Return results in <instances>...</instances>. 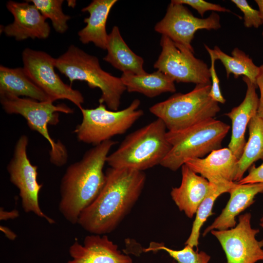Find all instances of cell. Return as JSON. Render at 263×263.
<instances>
[{
	"label": "cell",
	"mask_w": 263,
	"mask_h": 263,
	"mask_svg": "<svg viewBox=\"0 0 263 263\" xmlns=\"http://www.w3.org/2000/svg\"><path fill=\"white\" fill-rule=\"evenodd\" d=\"M221 27L217 13L213 12L207 18H199L184 4L172 0L164 18L155 24L154 30L194 53L191 42L197 31L218 30Z\"/></svg>",
	"instance_id": "12"
},
{
	"label": "cell",
	"mask_w": 263,
	"mask_h": 263,
	"mask_svg": "<svg viewBox=\"0 0 263 263\" xmlns=\"http://www.w3.org/2000/svg\"><path fill=\"white\" fill-rule=\"evenodd\" d=\"M160 119L128 134L118 148L107 157L111 168L144 170L160 165L171 146L167 131Z\"/></svg>",
	"instance_id": "3"
},
{
	"label": "cell",
	"mask_w": 263,
	"mask_h": 263,
	"mask_svg": "<svg viewBox=\"0 0 263 263\" xmlns=\"http://www.w3.org/2000/svg\"><path fill=\"white\" fill-rule=\"evenodd\" d=\"M255 2L257 4L260 14L262 20L263 25V0H255ZM262 35L263 37V31L262 32Z\"/></svg>",
	"instance_id": "36"
},
{
	"label": "cell",
	"mask_w": 263,
	"mask_h": 263,
	"mask_svg": "<svg viewBox=\"0 0 263 263\" xmlns=\"http://www.w3.org/2000/svg\"><path fill=\"white\" fill-rule=\"evenodd\" d=\"M263 192V183L239 184L230 189V198L221 214L204 230L206 236L213 230L230 229L236 225V218L254 202L256 195Z\"/></svg>",
	"instance_id": "19"
},
{
	"label": "cell",
	"mask_w": 263,
	"mask_h": 263,
	"mask_svg": "<svg viewBox=\"0 0 263 263\" xmlns=\"http://www.w3.org/2000/svg\"><path fill=\"white\" fill-rule=\"evenodd\" d=\"M244 14V23L245 27L259 28L263 25L259 10L253 8L246 0H231Z\"/></svg>",
	"instance_id": "29"
},
{
	"label": "cell",
	"mask_w": 263,
	"mask_h": 263,
	"mask_svg": "<svg viewBox=\"0 0 263 263\" xmlns=\"http://www.w3.org/2000/svg\"><path fill=\"white\" fill-rule=\"evenodd\" d=\"M140 104L139 99H134L120 111L107 109L103 103L94 109L81 108L82 121L74 130L78 140L96 146L125 133L143 115V111L138 109Z\"/></svg>",
	"instance_id": "8"
},
{
	"label": "cell",
	"mask_w": 263,
	"mask_h": 263,
	"mask_svg": "<svg viewBox=\"0 0 263 263\" xmlns=\"http://www.w3.org/2000/svg\"><path fill=\"white\" fill-rule=\"evenodd\" d=\"M28 142V136L22 134L16 143L12 157L6 167L9 179L19 190L24 212L33 213L53 224L55 220L47 216L39 205L38 195L42 185L38 181V166L33 165L27 156Z\"/></svg>",
	"instance_id": "10"
},
{
	"label": "cell",
	"mask_w": 263,
	"mask_h": 263,
	"mask_svg": "<svg viewBox=\"0 0 263 263\" xmlns=\"http://www.w3.org/2000/svg\"><path fill=\"white\" fill-rule=\"evenodd\" d=\"M0 101L5 113L21 115L31 130L38 132L47 140L51 146L50 161L53 164L61 167L66 163L67 149L60 141L56 142L52 138L48 126L58 124V112L72 113L73 109L63 104L55 105L51 101H39L11 95H0Z\"/></svg>",
	"instance_id": "7"
},
{
	"label": "cell",
	"mask_w": 263,
	"mask_h": 263,
	"mask_svg": "<svg viewBox=\"0 0 263 263\" xmlns=\"http://www.w3.org/2000/svg\"><path fill=\"white\" fill-rule=\"evenodd\" d=\"M260 221H261L260 225L263 228V216L261 219Z\"/></svg>",
	"instance_id": "37"
},
{
	"label": "cell",
	"mask_w": 263,
	"mask_h": 263,
	"mask_svg": "<svg viewBox=\"0 0 263 263\" xmlns=\"http://www.w3.org/2000/svg\"><path fill=\"white\" fill-rule=\"evenodd\" d=\"M72 260L66 263H132V259L121 252L107 235L91 234L85 237L83 244L77 240L70 246Z\"/></svg>",
	"instance_id": "15"
},
{
	"label": "cell",
	"mask_w": 263,
	"mask_h": 263,
	"mask_svg": "<svg viewBox=\"0 0 263 263\" xmlns=\"http://www.w3.org/2000/svg\"><path fill=\"white\" fill-rule=\"evenodd\" d=\"M204 46L208 53L210 60L211 65L209 68V72L211 79V89L209 95L211 99L217 103L224 104L226 100L224 97L221 93L219 85V79L216 73L215 67V62L217 60L216 56L213 49H210L208 46L205 44Z\"/></svg>",
	"instance_id": "30"
},
{
	"label": "cell",
	"mask_w": 263,
	"mask_h": 263,
	"mask_svg": "<svg viewBox=\"0 0 263 263\" xmlns=\"http://www.w3.org/2000/svg\"><path fill=\"white\" fill-rule=\"evenodd\" d=\"M6 6L14 17L13 22L2 28L6 36L18 41L28 38L45 39L49 36L50 26L34 4L26 0H9Z\"/></svg>",
	"instance_id": "14"
},
{
	"label": "cell",
	"mask_w": 263,
	"mask_h": 263,
	"mask_svg": "<svg viewBox=\"0 0 263 263\" xmlns=\"http://www.w3.org/2000/svg\"><path fill=\"white\" fill-rule=\"evenodd\" d=\"M249 137L242 155L237 163V170L234 182L243 178L244 172L256 161L263 160V119L256 114L248 125Z\"/></svg>",
	"instance_id": "24"
},
{
	"label": "cell",
	"mask_w": 263,
	"mask_h": 263,
	"mask_svg": "<svg viewBox=\"0 0 263 263\" xmlns=\"http://www.w3.org/2000/svg\"><path fill=\"white\" fill-rule=\"evenodd\" d=\"M251 214L245 213L239 216L235 227L210 232L220 243L227 263H255L263 261V240L256 239L259 230L251 227Z\"/></svg>",
	"instance_id": "13"
},
{
	"label": "cell",
	"mask_w": 263,
	"mask_h": 263,
	"mask_svg": "<svg viewBox=\"0 0 263 263\" xmlns=\"http://www.w3.org/2000/svg\"><path fill=\"white\" fill-rule=\"evenodd\" d=\"M210 84H197L186 94L176 93L149 108L161 119L168 131L185 130L206 120L214 118L220 111L219 103L209 95Z\"/></svg>",
	"instance_id": "6"
},
{
	"label": "cell",
	"mask_w": 263,
	"mask_h": 263,
	"mask_svg": "<svg viewBox=\"0 0 263 263\" xmlns=\"http://www.w3.org/2000/svg\"><path fill=\"white\" fill-rule=\"evenodd\" d=\"M217 59L220 60L224 66L226 77L233 74L235 78L240 76H245L256 85L260 67L256 65L250 57L238 48H234L231 56L222 51L217 46L213 49Z\"/></svg>",
	"instance_id": "25"
},
{
	"label": "cell",
	"mask_w": 263,
	"mask_h": 263,
	"mask_svg": "<svg viewBox=\"0 0 263 263\" xmlns=\"http://www.w3.org/2000/svg\"><path fill=\"white\" fill-rule=\"evenodd\" d=\"M106 50L107 54L103 60L123 73L137 75L147 74L144 69L143 58L129 48L117 26H114L108 34Z\"/></svg>",
	"instance_id": "21"
},
{
	"label": "cell",
	"mask_w": 263,
	"mask_h": 263,
	"mask_svg": "<svg viewBox=\"0 0 263 263\" xmlns=\"http://www.w3.org/2000/svg\"><path fill=\"white\" fill-rule=\"evenodd\" d=\"M237 183L241 185L263 183V163L257 167L253 164L249 168L248 174Z\"/></svg>",
	"instance_id": "32"
},
{
	"label": "cell",
	"mask_w": 263,
	"mask_h": 263,
	"mask_svg": "<svg viewBox=\"0 0 263 263\" xmlns=\"http://www.w3.org/2000/svg\"><path fill=\"white\" fill-rule=\"evenodd\" d=\"M238 159L228 148L215 150L206 157L188 160L185 164L209 183L234 182Z\"/></svg>",
	"instance_id": "16"
},
{
	"label": "cell",
	"mask_w": 263,
	"mask_h": 263,
	"mask_svg": "<svg viewBox=\"0 0 263 263\" xmlns=\"http://www.w3.org/2000/svg\"><path fill=\"white\" fill-rule=\"evenodd\" d=\"M19 212L18 210L14 209L11 211L4 210L3 207L0 209V220H7L9 219H14L19 216Z\"/></svg>",
	"instance_id": "34"
},
{
	"label": "cell",
	"mask_w": 263,
	"mask_h": 263,
	"mask_svg": "<svg viewBox=\"0 0 263 263\" xmlns=\"http://www.w3.org/2000/svg\"><path fill=\"white\" fill-rule=\"evenodd\" d=\"M106 182L96 199L80 214L77 224L92 234L113 231L138 200L146 182L143 171L108 168Z\"/></svg>",
	"instance_id": "1"
},
{
	"label": "cell",
	"mask_w": 263,
	"mask_h": 263,
	"mask_svg": "<svg viewBox=\"0 0 263 263\" xmlns=\"http://www.w3.org/2000/svg\"><path fill=\"white\" fill-rule=\"evenodd\" d=\"M193 248L188 244H186L182 249L176 250L165 246L163 244L152 242L148 248L144 249V251L164 250L177 263H208L210 256L204 251H195Z\"/></svg>",
	"instance_id": "28"
},
{
	"label": "cell",
	"mask_w": 263,
	"mask_h": 263,
	"mask_svg": "<svg viewBox=\"0 0 263 263\" xmlns=\"http://www.w3.org/2000/svg\"><path fill=\"white\" fill-rule=\"evenodd\" d=\"M209 183V191L196 211L190 235L185 243L197 249L199 245L201 228L208 217L213 214L212 210L215 201L221 194L229 193L236 182L219 184Z\"/></svg>",
	"instance_id": "26"
},
{
	"label": "cell",
	"mask_w": 263,
	"mask_h": 263,
	"mask_svg": "<svg viewBox=\"0 0 263 263\" xmlns=\"http://www.w3.org/2000/svg\"><path fill=\"white\" fill-rule=\"evenodd\" d=\"M0 95L23 96L39 101H52L28 77L23 68H11L2 65L0 66Z\"/></svg>",
	"instance_id": "22"
},
{
	"label": "cell",
	"mask_w": 263,
	"mask_h": 263,
	"mask_svg": "<svg viewBox=\"0 0 263 263\" xmlns=\"http://www.w3.org/2000/svg\"><path fill=\"white\" fill-rule=\"evenodd\" d=\"M260 67L259 74L256 79V84L259 89L260 96L256 115L263 119V63Z\"/></svg>",
	"instance_id": "33"
},
{
	"label": "cell",
	"mask_w": 263,
	"mask_h": 263,
	"mask_svg": "<svg viewBox=\"0 0 263 263\" xmlns=\"http://www.w3.org/2000/svg\"><path fill=\"white\" fill-rule=\"evenodd\" d=\"M0 230L3 232L6 237L10 240L13 241L17 238V235L6 226L0 225Z\"/></svg>",
	"instance_id": "35"
},
{
	"label": "cell",
	"mask_w": 263,
	"mask_h": 263,
	"mask_svg": "<svg viewBox=\"0 0 263 263\" xmlns=\"http://www.w3.org/2000/svg\"><path fill=\"white\" fill-rule=\"evenodd\" d=\"M117 0H93L81 11L89 13L84 19L87 24L78 32L79 40L83 44L93 43L95 46L106 50L108 34L106 22L109 13Z\"/></svg>",
	"instance_id": "20"
},
{
	"label": "cell",
	"mask_w": 263,
	"mask_h": 263,
	"mask_svg": "<svg viewBox=\"0 0 263 263\" xmlns=\"http://www.w3.org/2000/svg\"><path fill=\"white\" fill-rule=\"evenodd\" d=\"M46 18L49 19L55 31L58 33H64L68 28L67 21L71 17L62 11L63 0H30Z\"/></svg>",
	"instance_id": "27"
},
{
	"label": "cell",
	"mask_w": 263,
	"mask_h": 263,
	"mask_svg": "<svg viewBox=\"0 0 263 263\" xmlns=\"http://www.w3.org/2000/svg\"><path fill=\"white\" fill-rule=\"evenodd\" d=\"M120 78L128 92L139 93L150 98L176 91L174 82L159 70L144 75L122 73Z\"/></svg>",
	"instance_id": "23"
},
{
	"label": "cell",
	"mask_w": 263,
	"mask_h": 263,
	"mask_svg": "<svg viewBox=\"0 0 263 263\" xmlns=\"http://www.w3.org/2000/svg\"><path fill=\"white\" fill-rule=\"evenodd\" d=\"M181 184L172 188L170 195L179 209L192 218L207 195L210 183L186 164L181 167Z\"/></svg>",
	"instance_id": "18"
},
{
	"label": "cell",
	"mask_w": 263,
	"mask_h": 263,
	"mask_svg": "<svg viewBox=\"0 0 263 263\" xmlns=\"http://www.w3.org/2000/svg\"><path fill=\"white\" fill-rule=\"evenodd\" d=\"M176 2L184 5H188L195 9L203 18L205 12L208 11L220 12H230V10L219 4H217L204 0H174Z\"/></svg>",
	"instance_id": "31"
},
{
	"label": "cell",
	"mask_w": 263,
	"mask_h": 263,
	"mask_svg": "<svg viewBox=\"0 0 263 263\" xmlns=\"http://www.w3.org/2000/svg\"><path fill=\"white\" fill-rule=\"evenodd\" d=\"M56 68L70 80L87 82L92 89L98 88L101 92L99 103L106 105L112 111H118L121 98L126 88L120 77L103 70L98 58L91 55L74 45L56 58Z\"/></svg>",
	"instance_id": "4"
},
{
	"label": "cell",
	"mask_w": 263,
	"mask_h": 263,
	"mask_svg": "<svg viewBox=\"0 0 263 263\" xmlns=\"http://www.w3.org/2000/svg\"><path fill=\"white\" fill-rule=\"evenodd\" d=\"M230 128L228 124L214 118L180 131H167V137L171 148L160 165L176 171L189 159L203 158L221 148Z\"/></svg>",
	"instance_id": "5"
},
{
	"label": "cell",
	"mask_w": 263,
	"mask_h": 263,
	"mask_svg": "<svg viewBox=\"0 0 263 263\" xmlns=\"http://www.w3.org/2000/svg\"><path fill=\"white\" fill-rule=\"evenodd\" d=\"M109 140L87 150L81 159L70 165L60 184L59 210L70 223L77 224L81 213L97 197L106 182L103 168L112 148Z\"/></svg>",
	"instance_id": "2"
},
{
	"label": "cell",
	"mask_w": 263,
	"mask_h": 263,
	"mask_svg": "<svg viewBox=\"0 0 263 263\" xmlns=\"http://www.w3.org/2000/svg\"><path fill=\"white\" fill-rule=\"evenodd\" d=\"M247 86L245 97L241 104L225 114L231 121V136L228 148L239 159L246 144L245 132L250 119L256 114L259 97L257 85L249 78L243 76Z\"/></svg>",
	"instance_id": "17"
},
{
	"label": "cell",
	"mask_w": 263,
	"mask_h": 263,
	"mask_svg": "<svg viewBox=\"0 0 263 263\" xmlns=\"http://www.w3.org/2000/svg\"><path fill=\"white\" fill-rule=\"evenodd\" d=\"M161 53L153 67L174 82L211 84L209 68L186 47L162 35Z\"/></svg>",
	"instance_id": "9"
},
{
	"label": "cell",
	"mask_w": 263,
	"mask_h": 263,
	"mask_svg": "<svg viewBox=\"0 0 263 263\" xmlns=\"http://www.w3.org/2000/svg\"><path fill=\"white\" fill-rule=\"evenodd\" d=\"M23 69L28 77L53 102L67 99L80 110L84 98L80 91L63 82L55 71L56 58L48 53L25 48L22 52Z\"/></svg>",
	"instance_id": "11"
}]
</instances>
